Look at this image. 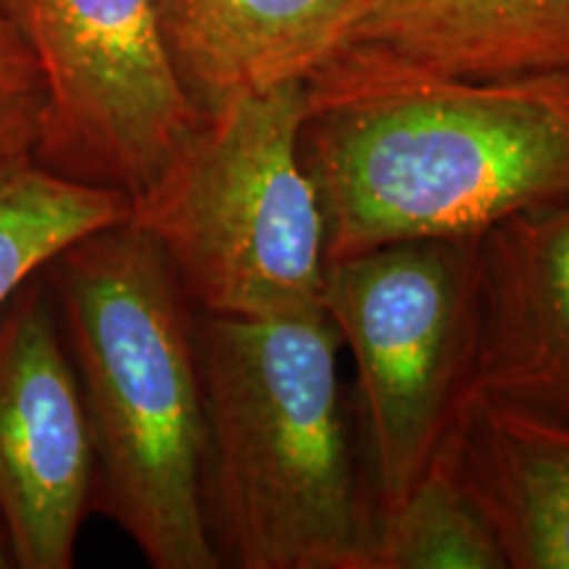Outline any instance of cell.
<instances>
[{"label":"cell","mask_w":569,"mask_h":569,"mask_svg":"<svg viewBox=\"0 0 569 569\" xmlns=\"http://www.w3.org/2000/svg\"><path fill=\"white\" fill-rule=\"evenodd\" d=\"M301 156L327 261L482 238L569 196V77L465 80L340 48L303 82Z\"/></svg>","instance_id":"obj_1"},{"label":"cell","mask_w":569,"mask_h":569,"mask_svg":"<svg viewBox=\"0 0 569 569\" xmlns=\"http://www.w3.org/2000/svg\"><path fill=\"white\" fill-rule=\"evenodd\" d=\"M92 443L90 511L156 569H217L206 517L196 309L161 246L127 222L42 267Z\"/></svg>","instance_id":"obj_2"},{"label":"cell","mask_w":569,"mask_h":569,"mask_svg":"<svg viewBox=\"0 0 569 569\" xmlns=\"http://www.w3.org/2000/svg\"><path fill=\"white\" fill-rule=\"evenodd\" d=\"M206 517L240 569H372L377 509L359 475L325 306L282 317L196 311Z\"/></svg>","instance_id":"obj_3"},{"label":"cell","mask_w":569,"mask_h":569,"mask_svg":"<svg viewBox=\"0 0 569 569\" xmlns=\"http://www.w3.org/2000/svg\"><path fill=\"white\" fill-rule=\"evenodd\" d=\"M303 82L206 113L130 219L198 315L282 317L322 306L327 227L301 156Z\"/></svg>","instance_id":"obj_4"},{"label":"cell","mask_w":569,"mask_h":569,"mask_svg":"<svg viewBox=\"0 0 569 569\" xmlns=\"http://www.w3.org/2000/svg\"><path fill=\"white\" fill-rule=\"evenodd\" d=\"M480 238L403 240L327 261L322 306L353 356L377 522L436 461L478 330Z\"/></svg>","instance_id":"obj_5"},{"label":"cell","mask_w":569,"mask_h":569,"mask_svg":"<svg viewBox=\"0 0 569 569\" xmlns=\"http://www.w3.org/2000/svg\"><path fill=\"white\" fill-rule=\"evenodd\" d=\"M46 84L34 163L138 201L203 113L163 42L156 0H0Z\"/></svg>","instance_id":"obj_6"},{"label":"cell","mask_w":569,"mask_h":569,"mask_svg":"<svg viewBox=\"0 0 569 569\" xmlns=\"http://www.w3.org/2000/svg\"><path fill=\"white\" fill-rule=\"evenodd\" d=\"M90 498L88 415L40 269L0 306V525L13 567L74 565Z\"/></svg>","instance_id":"obj_7"},{"label":"cell","mask_w":569,"mask_h":569,"mask_svg":"<svg viewBox=\"0 0 569 569\" xmlns=\"http://www.w3.org/2000/svg\"><path fill=\"white\" fill-rule=\"evenodd\" d=\"M465 393L569 425V196L515 213L480 238Z\"/></svg>","instance_id":"obj_8"},{"label":"cell","mask_w":569,"mask_h":569,"mask_svg":"<svg viewBox=\"0 0 569 569\" xmlns=\"http://www.w3.org/2000/svg\"><path fill=\"white\" fill-rule=\"evenodd\" d=\"M369 0H156L169 59L198 111L306 82Z\"/></svg>","instance_id":"obj_9"},{"label":"cell","mask_w":569,"mask_h":569,"mask_svg":"<svg viewBox=\"0 0 569 569\" xmlns=\"http://www.w3.org/2000/svg\"><path fill=\"white\" fill-rule=\"evenodd\" d=\"M438 457L496 532L511 569H569V425L461 393Z\"/></svg>","instance_id":"obj_10"},{"label":"cell","mask_w":569,"mask_h":569,"mask_svg":"<svg viewBox=\"0 0 569 569\" xmlns=\"http://www.w3.org/2000/svg\"><path fill=\"white\" fill-rule=\"evenodd\" d=\"M343 48L465 80L569 77V0H369Z\"/></svg>","instance_id":"obj_11"},{"label":"cell","mask_w":569,"mask_h":569,"mask_svg":"<svg viewBox=\"0 0 569 569\" xmlns=\"http://www.w3.org/2000/svg\"><path fill=\"white\" fill-rule=\"evenodd\" d=\"M130 213V198L117 190L69 182L34 161L0 177V306L77 238Z\"/></svg>","instance_id":"obj_12"},{"label":"cell","mask_w":569,"mask_h":569,"mask_svg":"<svg viewBox=\"0 0 569 569\" xmlns=\"http://www.w3.org/2000/svg\"><path fill=\"white\" fill-rule=\"evenodd\" d=\"M372 569H507L496 532L457 475L436 457L377 522Z\"/></svg>","instance_id":"obj_13"},{"label":"cell","mask_w":569,"mask_h":569,"mask_svg":"<svg viewBox=\"0 0 569 569\" xmlns=\"http://www.w3.org/2000/svg\"><path fill=\"white\" fill-rule=\"evenodd\" d=\"M42 122L46 84L38 61L0 11V177L34 161Z\"/></svg>","instance_id":"obj_14"},{"label":"cell","mask_w":569,"mask_h":569,"mask_svg":"<svg viewBox=\"0 0 569 569\" xmlns=\"http://www.w3.org/2000/svg\"><path fill=\"white\" fill-rule=\"evenodd\" d=\"M9 567H13V559H11V549H9V540H6L3 525H0V569H9Z\"/></svg>","instance_id":"obj_15"}]
</instances>
